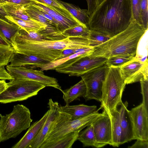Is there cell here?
Segmentation results:
<instances>
[{
  "instance_id": "31",
  "label": "cell",
  "mask_w": 148,
  "mask_h": 148,
  "mask_svg": "<svg viewBox=\"0 0 148 148\" xmlns=\"http://www.w3.org/2000/svg\"><path fill=\"white\" fill-rule=\"evenodd\" d=\"M147 30L140 39L137 46L135 58L143 62H148V36Z\"/></svg>"
},
{
  "instance_id": "42",
  "label": "cell",
  "mask_w": 148,
  "mask_h": 148,
  "mask_svg": "<svg viewBox=\"0 0 148 148\" xmlns=\"http://www.w3.org/2000/svg\"><path fill=\"white\" fill-rule=\"evenodd\" d=\"M7 2H10L24 6L32 4L35 3L34 0H5Z\"/></svg>"
},
{
  "instance_id": "21",
  "label": "cell",
  "mask_w": 148,
  "mask_h": 148,
  "mask_svg": "<svg viewBox=\"0 0 148 148\" xmlns=\"http://www.w3.org/2000/svg\"><path fill=\"white\" fill-rule=\"evenodd\" d=\"M110 119L112 133V146L118 147L121 145L122 130L120 124V114L117 108L110 112H107Z\"/></svg>"
},
{
  "instance_id": "37",
  "label": "cell",
  "mask_w": 148,
  "mask_h": 148,
  "mask_svg": "<svg viewBox=\"0 0 148 148\" xmlns=\"http://www.w3.org/2000/svg\"><path fill=\"white\" fill-rule=\"evenodd\" d=\"M148 0H141L140 6V16L142 25L146 30H148Z\"/></svg>"
},
{
  "instance_id": "20",
  "label": "cell",
  "mask_w": 148,
  "mask_h": 148,
  "mask_svg": "<svg viewBox=\"0 0 148 148\" xmlns=\"http://www.w3.org/2000/svg\"><path fill=\"white\" fill-rule=\"evenodd\" d=\"M97 107L89 106L84 104L70 106H60L59 110L69 114L70 120L78 119L86 116L97 110Z\"/></svg>"
},
{
  "instance_id": "48",
  "label": "cell",
  "mask_w": 148,
  "mask_h": 148,
  "mask_svg": "<svg viewBox=\"0 0 148 148\" xmlns=\"http://www.w3.org/2000/svg\"><path fill=\"white\" fill-rule=\"evenodd\" d=\"M0 19L9 22L8 20L5 17H3L1 14H0Z\"/></svg>"
},
{
  "instance_id": "1",
  "label": "cell",
  "mask_w": 148,
  "mask_h": 148,
  "mask_svg": "<svg viewBox=\"0 0 148 148\" xmlns=\"http://www.w3.org/2000/svg\"><path fill=\"white\" fill-rule=\"evenodd\" d=\"M133 19L131 0H104L90 16L87 27L111 37L125 30Z\"/></svg>"
},
{
  "instance_id": "8",
  "label": "cell",
  "mask_w": 148,
  "mask_h": 148,
  "mask_svg": "<svg viewBox=\"0 0 148 148\" xmlns=\"http://www.w3.org/2000/svg\"><path fill=\"white\" fill-rule=\"evenodd\" d=\"M109 69L105 64L81 76L86 87L83 96L86 101L95 99L101 102L103 82Z\"/></svg>"
},
{
  "instance_id": "6",
  "label": "cell",
  "mask_w": 148,
  "mask_h": 148,
  "mask_svg": "<svg viewBox=\"0 0 148 148\" xmlns=\"http://www.w3.org/2000/svg\"><path fill=\"white\" fill-rule=\"evenodd\" d=\"M101 114L98 110H96L81 118L70 120L69 114L60 111L58 117L52 125L42 145L54 141L70 132L80 131L92 124Z\"/></svg>"
},
{
  "instance_id": "30",
  "label": "cell",
  "mask_w": 148,
  "mask_h": 148,
  "mask_svg": "<svg viewBox=\"0 0 148 148\" xmlns=\"http://www.w3.org/2000/svg\"><path fill=\"white\" fill-rule=\"evenodd\" d=\"M92 123L79 134L77 140L81 142L84 147H96V140Z\"/></svg>"
},
{
  "instance_id": "47",
  "label": "cell",
  "mask_w": 148,
  "mask_h": 148,
  "mask_svg": "<svg viewBox=\"0 0 148 148\" xmlns=\"http://www.w3.org/2000/svg\"><path fill=\"white\" fill-rule=\"evenodd\" d=\"M0 14L4 17H5V16L7 15L4 10L1 7H0Z\"/></svg>"
},
{
  "instance_id": "25",
  "label": "cell",
  "mask_w": 148,
  "mask_h": 148,
  "mask_svg": "<svg viewBox=\"0 0 148 148\" xmlns=\"http://www.w3.org/2000/svg\"><path fill=\"white\" fill-rule=\"evenodd\" d=\"M0 7L4 10L7 16L24 20L32 19L25 11L24 6L6 2L0 4Z\"/></svg>"
},
{
  "instance_id": "3",
  "label": "cell",
  "mask_w": 148,
  "mask_h": 148,
  "mask_svg": "<svg viewBox=\"0 0 148 148\" xmlns=\"http://www.w3.org/2000/svg\"><path fill=\"white\" fill-rule=\"evenodd\" d=\"M147 30L133 19L124 31L94 47L90 56L108 58L118 55H136L138 43Z\"/></svg>"
},
{
  "instance_id": "28",
  "label": "cell",
  "mask_w": 148,
  "mask_h": 148,
  "mask_svg": "<svg viewBox=\"0 0 148 148\" xmlns=\"http://www.w3.org/2000/svg\"><path fill=\"white\" fill-rule=\"evenodd\" d=\"M25 10L32 19L46 25L49 29L52 30L60 32L55 24L45 17L40 9L33 4L25 6Z\"/></svg>"
},
{
  "instance_id": "22",
  "label": "cell",
  "mask_w": 148,
  "mask_h": 148,
  "mask_svg": "<svg viewBox=\"0 0 148 148\" xmlns=\"http://www.w3.org/2000/svg\"><path fill=\"white\" fill-rule=\"evenodd\" d=\"M80 132H70L54 141L42 145L40 148H71Z\"/></svg>"
},
{
  "instance_id": "29",
  "label": "cell",
  "mask_w": 148,
  "mask_h": 148,
  "mask_svg": "<svg viewBox=\"0 0 148 148\" xmlns=\"http://www.w3.org/2000/svg\"><path fill=\"white\" fill-rule=\"evenodd\" d=\"M20 28L16 24L0 19V32L11 45L12 39Z\"/></svg>"
},
{
  "instance_id": "10",
  "label": "cell",
  "mask_w": 148,
  "mask_h": 148,
  "mask_svg": "<svg viewBox=\"0 0 148 148\" xmlns=\"http://www.w3.org/2000/svg\"><path fill=\"white\" fill-rule=\"evenodd\" d=\"M107 58L101 57H83L70 66L63 68H56L57 72L69 76H81L88 72L104 64Z\"/></svg>"
},
{
  "instance_id": "41",
  "label": "cell",
  "mask_w": 148,
  "mask_h": 148,
  "mask_svg": "<svg viewBox=\"0 0 148 148\" xmlns=\"http://www.w3.org/2000/svg\"><path fill=\"white\" fill-rule=\"evenodd\" d=\"M88 5V14L90 16L97 6V0H86Z\"/></svg>"
},
{
  "instance_id": "16",
  "label": "cell",
  "mask_w": 148,
  "mask_h": 148,
  "mask_svg": "<svg viewBox=\"0 0 148 148\" xmlns=\"http://www.w3.org/2000/svg\"><path fill=\"white\" fill-rule=\"evenodd\" d=\"M33 4L39 9L47 13L55 19L58 23V30L61 33L67 29L79 24H83L47 5L36 1Z\"/></svg>"
},
{
  "instance_id": "26",
  "label": "cell",
  "mask_w": 148,
  "mask_h": 148,
  "mask_svg": "<svg viewBox=\"0 0 148 148\" xmlns=\"http://www.w3.org/2000/svg\"><path fill=\"white\" fill-rule=\"evenodd\" d=\"M94 47H90L83 49L80 51L70 56L49 62L42 65L40 68L42 71L54 70L57 66L61 65L69 60L80 56H90L92 52Z\"/></svg>"
},
{
  "instance_id": "39",
  "label": "cell",
  "mask_w": 148,
  "mask_h": 148,
  "mask_svg": "<svg viewBox=\"0 0 148 148\" xmlns=\"http://www.w3.org/2000/svg\"><path fill=\"white\" fill-rule=\"evenodd\" d=\"M141 1V0H131L133 18L138 23L142 25L140 16Z\"/></svg>"
},
{
  "instance_id": "9",
  "label": "cell",
  "mask_w": 148,
  "mask_h": 148,
  "mask_svg": "<svg viewBox=\"0 0 148 148\" xmlns=\"http://www.w3.org/2000/svg\"><path fill=\"white\" fill-rule=\"evenodd\" d=\"M6 70L14 79H23L41 83L46 86L53 87L61 91L63 90L54 78L44 75L43 71L23 66L13 67L6 66Z\"/></svg>"
},
{
  "instance_id": "14",
  "label": "cell",
  "mask_w": 148,
  "mask_h": 148,
  "mask_svg": "<svg viewBox=\"0 0 148 148\" xmlns=\"http://www.w3.org/2000/svg\"><path fill=\"white\" fill-rule=\"evenodd\" d=\"M49 108V113L40 132L28 148H40L49 133L52 125L60 114V106L57 101L49 99L48 103Z\"/></svg>"
},
{
  "instance_id": "2",
  "label": "cell",
  "mask_w": 148,
  "mask_h": 148,
  "mask_svg": "<svg viewBox=\"0 0 148 148\" xmlns=\"http://www.w3.org/2000/svg\"><path fill=\"white\" fill-rule=\"evenodd\" d=\"M11 46L15 52L34 55L49 62L62 58V51L91 47L88 37H68L56 40H29Z\"/></svg>"
},
{
  "instance_id": "5",
  "label": "cell",
  "mask_w": 148,
  "mask_h": 148,
  "mask_svg": "<svg viewBox=\"0 0 148 148\" xmlns=\"http://www.w3.org/2000/svg\"><path fill=\"white\" fill-rule=\"evenodd\" d=\"M126 85L120 67H109L103 83L101 107L107 112L116 109L122 102Z\"/></svg>"
},
{
  "instance_id": "15",
  "label": "cell",
  "mask_w": 148,
  "mask_h": 148,
  "mask_svg": "<svg viewBox=\"0 0 148 148\" xmlns=\"http://www.w3.org/2000/svg\"><path fill=\"white\" fill-rule=\"evenodd\" d=\"M64 38L61 34H58L49 31L47 29L40 31L26 30L20 28L12 39L11 45L19 44L29 40H56Z\"/></svg>"
},
{
  "instance_id": "34",
  "label": "cell",
  "mask_w": 148,
  "mask_h": 148,
  "mask_svg": "<svg viewBox=\"0 0 148 148\" xmlns=\"http://www.w3.org/2000/svg\"><path fill=\"white\" fill-rule=\"evenodd\" d=\"M15 51L11 46L0 45V68L8 65Z\"/></svg>"
},
{
  "instance_id": "27",
  "label": "cell",
  "mask_w": 148,
  "mask_h": 148,
  "mask_svg": "<svg viewBox=\"0 0 148 148\" xmlns=\"http://www.w3.org/2000/svg\"><path fill=\"white\" fill-rule=\"evenodd\" d=\"M78 21L87 26L89 17L88 10L82 9L74 4L57 0Z\"/></svg>"
},
{
  "instance_id": "17",
  "label": "cell",
  "mask_w": 148,
  "mask_h": 148,
  "mask_svg": "<svg viewBox=\"0 0 148 148\" xmlns=\"http://www.w3.org/2000/svg\"><path fill=\"white\" fill-rule=\"evenodd\" d=\"M128 102H121L118 108L120 117L122 130L121 145L135 140L133 125L129 110L127 108Z\"/></svg>"
},
{
  "instance_id": "23",
  "label": "cell",
  "mask_w": 148,
  "mask_h": 148,
  "mask_svg": "<svg viewBox=\"0 0 148 148\" xmlns=\"http://www.w3.org/2000/svg\"><path fill=\"white\" fill-rule=\"evenodd\" d=\"M86 87L85 83L82 79L79 82L70 88L63 90V99L66 105L69 104L75 100L86 94Z\"/></svg>"
},
{
  "instance_id": "4",
  "label": "cell",
  "mask_w": 148,
  "mask_h": 148,
  "mask_svg": "<svg viewBox=\"0 0 148 148\" xmlns=\"http://www.w3.org/2000/svg\"><path fill=\"white\" fill-rule=\"evenodd\" d=\"M0 143L16 137L29 127L32 121L29 109L21 104L14 106L9 114H0Z\"/></svg>"
},
{
  "instance_id": "43",
  "label": "cell",
  "mask_w": 148,
  "mask_h": 148,
  "mask_svg": "<svg viewBox=\"0 0 148 148\" xmlns=\"http://www.w3.org/2000/svg\"><path fill=\"white\" fill-rule=\"evenodd\" d=\"M84 48L68 49L64 50L62 51V58L66 57L77 53Z\"/></svg>"
},
{
  "instance_id": "33",
  "label": "cell",
  "mask_w": 148,
  "mask_h": 148,
  "mask_svg": "<svg viewBox=\"0 0 148 148\" xmlns=\"http://www.w3.org/2000/svg\"><path fill=\"white\" fill-rule=\"evenodd\" d=\"M136 55L124 54L115 56L108 58L105 64L109 68L120 67L134 59Z\"/></svg>"
},
{
  "instance_id": "11",
  "label": "cell",
  "mask_w": 148,
  "mask_h": 148,
  "mask_svg": "<svg viewBox=\"0 0 148 148\" xmlns=\"http://www.w3.org/2000/svg\"><path fill=\"white\" fill-rule=\"evenodd\" d=\"M96 140V148L112 145V133L110 117L103 109L100 115L92 123Z\"/></svg>"
},
{
  "instance_id": "24",
  "label": "cell",
  "mask_w": 148,
  "mask_h": 148,
  "mask_svg": "<svg viewBox=\"0 0 148 148\" xmlns=\"http://www.w3.org/2000/svg\"><path fill=\"white\" fill-rule=\"evenodd\" d=\"M5 17L9 22L16 24L26 30L40 31L47 29L52 32H58L49 29L46 25L32 19L24 20L7 15L5 16Z\"/></svg>"
},
{
  "instance_id": "38",
  "label": "cell",
  "mask_w": 148,
  "mask_h": 148,
  "mask_svg": "<svg viewBox=\"0 0 148 148\" xmlns=\"http://www.w3.org/2000/svg\"><path fill=\"white\" fill-rule=\"evenodd\" d=\"M140 82L143 97L142 103L146 112H148V78H143Z\"/></svg>"
},
{
  "instance_id": "46",
  "label": "cell",
  "mask_w": 148,
  "mask_h": 148,
  "mask_svg": "<svg viewBox=\"0 0 148 148\" xmlns=\"http://www.w3.org/2000/svg\"><path fill=\"white\" fill-rule=\"evenodd\" d=\"M0 45L11 46L10 42L5 38L4 36L0 32Z\"/></svg>"
},
{
  "instance_id": "18",
  "label": "cell",
  "mask_w": 148,
  "mask_h": 148,
  "mask_svg": "<svg viewBox=\"0 0 148 148\" xmlns=\"http://www.w3.org/2000/svg\"><path fill=\"white\" fill-rule=\"evenodd\" d=\"M49 62L36 56L14 52L9 60V65L13 67L23 66L34 69L39 68Z\"/></svg>"
},
{
  "instance_id": "40",
  "label": "cell",
  "mask_w": 148,
  "mask_h": 148,
  "mask_svg": "<svg viewBox=\"0 0 148 148\" xmlns=\"http://www.w3.org/2000/svg\"><path fill=\"white\" fill-rule=\"evenodd\" d=\"M136 141L129 148H148V140L137 139Z\"/></svg>"
},
{
  "instance_id": "13",
  "label": "cell",
  "mask_w": 148,
  "mask_h": 148,
  "mask_svg": "<svg viewBox=\"0 0 148 148\" xmlns=\"http://www.w3.org/2000/svg\"><path fill=\"white\" fill-rule=\"evenodd\" d=\"M135 139L148 140V112L141 103L129 110Z\"/></svg>"
},
{
  "instance_id": "7",
  "label": "cell",
  "mask_w": 148,
  "mask_h": 148,
  "mask_svg": "<svg viewBox=\"0 0 148 148\" xmlns=\"http://www.w3.org/2000/svg\"><path fill=\"white\" fill-rule=\"evenodd\" d=\"M10 81L8 87L0 94V103L26 100L37 95L46 87L39 83L25 79H14Z\"/></svg>"
},
{
  "instance_id": "50",
  "label": "cell",
  "mask_w": 148,
  "mask_h": 148,
  "mask_svg": "<svg viewBox=\"0 0 148 148\" xmlns=\"http://www.w3.org/2000/svg\"><path fill=\"white\" fill-rule=\"evenodd\" d=\"M6 2L5 0H0V4L4 3Z\"/></svg>"
},
{
  "instance_id": "12",
  "label": "cell",
  "mask_w": 148,
  "mask_h": 148,
  "mask_svg": "<svg viewBox=\"0 0 148 148\" xmlns=\"http://www.w3.org/2000/svg\"><path fill=\"white\" fill-rule=\"evenodd\" d=\"M121 76L126 84L148 78V62H143L135 58L120 67Z\"/></svg>"
},
{
  "instance_id": "45",
  "label": "cell",
  "mask_w": 148,
  "mask_h": 148,
  "mask_svg": "<svg viewBox=\"0 0 148 148\" xmlns=\"http://www.w3.org/2000/svg\"><path fill=\"white\" fill-rule=\"evenodd\" d=\"M39 9V8H38ZM40 11L42 14L44 15V16L46 17L47 18L51 21L53 23H54L55 25H56L57 29H58V24L57 22L55 20V19L52 17L51 15L48 14L46 12L40 10Z\"/></svg>"
},
{
  "instance_id": "36",
  "label": "cell",
  "mask_w": 148,
  "mask_h": 148,
  "mask_svg": "<svg viewBox=\"0 0 148 148\" xmlns=\"http://www.w3.org/2000/svg\"><path fill=\"white\" fill-rule=\"evenodd\" d=\"M34 0L53 7L70 18L79 22L66 9L58 2L57 0Z\"/></svg>"
},
{
  "instance_id": "19",
  "label": "cell",
  "mask_w": 148,
  "mask_h": 148,
  "mask_svg": "<svg viewBox=\"0 0 148 148\" xmlns=\"http://www.w3.org/2000/svg\"><path fill=\"white\" fill-rule=\"evenodd\" d=\"M48 110L39 121L32 124L23 137L12 148H28L40 132L48 116Z\"/></svg>"
},
{
  "instance_id": "49",
  "label": "cell",
  "mask_w": 148,
  "mask_h": 148,
  "mask_svg": "<svg viewBox=\"0 0 148 148\" xmlns=\"http://www.w3.org/2000/svg\"><path fill=\"white\" fill-rule=\"evenodd\" d=\"M97 5H99L101 4L104 0H97Z\"/></svg>"
},
{
  "instance_id": "35",
  "label": "cell",
  "mask_w": 148,
  "mask_h": 148,
  "mask_svg": "<svg viewBox=\"0 0 148 148\" xmlns=\"http://www.w3.org/2000/svg\"><path fill=\"white\" fill-rule=\"evenodd\" d=\"M110 37L95 31L90 30L89 36L90 46L93 47L97 46L106 41Z\"/></svg>"
},
{
  "instance_id": "44",
  "label": "cell",
  "mask_w": 148,
  "mask_h": 148,
  "mask_svg": "<svg viewBox=\"0 0 148 148\" xmlns=\"http://www.w3.org/2000/svg\"><path fill=\"white\" fill-rule=\"evenodd\" d=\"M9 86V83L5 79H0V94L3 92Z\"/></svg>"
},
{
  "instance_id": "32",
  "label": "cell",
  "mask_w": 148,
  "mask_h": 148,
  "mask_svg": "<svg viewBox=\"0 0 148 148\" xmlns=\"http://www.w3.org/2000/svg\"><path fill=\"white\" fill-rule=\"evenodd\" d=\"M90 30L83 24H79L67 29L62 33L66 37H89Z\"/></svg>"
}]
</instances>
